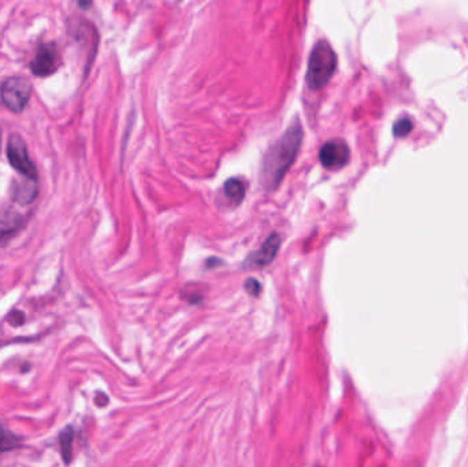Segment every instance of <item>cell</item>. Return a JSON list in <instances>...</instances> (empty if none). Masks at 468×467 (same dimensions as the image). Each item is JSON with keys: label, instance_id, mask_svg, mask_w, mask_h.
<instances>
[{"label": "cell", "instance_id": "6da1fadb", "mask_svg": "<svg viewBox=\"0 0 468 467\" xmlns=\"http://www.w3.org/2000/svg\"><path fill=\"white\" fill-rule=\"evenodd\" d=\"M302 140V127L300 121H295L287 132L277 140L266 152L261 165V184L266 189H275L288 169L298 157Z\"/></svg>", "mask_w": 468, "mask_h": 467}, {"label": "cell", "instance_id": "7a4b0ae2", "mask_svg": "<svg viewBox=\"0 0 468 467\" xmlns=\"http://www.w3.org/2000/svg\"><path fill=\"white\" fill-rule=\"evenodd\" d=\"M337 68V55L328 42H318L309 55L307 83L311 89H321L330 81Z\"/></svg>", "mask_w": 468, "mask_h": 467}, {"label": "cell", "instance_id": "3957f363", "mask_svg": "<svg viewBox=\"0 0 468 467\" xmlns=\"http://www.w3.org/2000/svg\"><path fill=\"white\" fill-rule=\"evenodd\" d=\"M31 93L32 85L24 77H11L3 83L0 89L3 103L14 113H21L25 109Z\"/></svg>", "mask_w": 468, "mask_h": 467}, {"label": "cell", "instance_id": "277c9868", "mask_svg": "<svg viewBox=\"0 0 468 467\" xmlns=\"http://www.w3.org/2000/svg\"><path fill=\"white\" fill-rule=\"evenodd\" d=\"M7 157H8L11 166L18 173H21L29 180H33V181L38 180V171L28 155L26 144L19 134L10 136L8 145H7Z\"/></svg>", "mask_w": 468, "mask_h": 467}, {"label": "cell", "instance_id": "5b68a950", "mask_svg": "<svg viewBox=\"0 0 468 467\" xmlns=\"http://www.w3.org/2000/svg\"><path fill=\"white\" fill-rule=\"evenodd\" d=\"M350 158V150L348 144L341 140L334 138L329 140L319 151V161L323 168L329 170H339L344 168Z\"/></svg>", "mask_w": 468, "mask_h": 467}, {"label": "cell", "instance_id": "8992f818", "mask_svg": "<svg viewBox=\"0 0 468 467\" xmlns=\"http://www.w3.org/2000/svg\"><path fill=\"white\" fill-rule=\"evenodd\" d=\"M59 65V56L56 47L52 42L42 44L35 59L31 63V69L33 74L47 77L56 72Z\"/></svg>", "mask_w": 468, "mask_h": 467}, {"label": "cell", "instance_id": "52a82bcc", "mask_svg": "<svg viewBox=\"0 0 468 467\" xmlns=\"http://www.w3.org/2000/svg\"><path fill=\"white\" fill-rule=\"evenodd\" d=\"M281 247V237L277 233H273L264 244L256 251L255 254L250 255V258L245 260L244 266L248 269H259L270 264Z\"/></svg>", "mask_w": 468, "mask_h": 467}, {"label": "cell", "instance_id": "ba28073f", "mask_svg": "<svg viewBox=\"0 0 468 467\" xmlns=\"http://www.w3.org/2000/svg\"><path fill=\"white\" fill-rule=\"evenodd\" d=\"M36 181L26 178V181H21V184H18L14 188V199L15 202H18L19 205H29L35 200L36 195H38V188H36Z\"/></svg>", "mask_w": 468, "mask_h": 467}, {"label": "cell", "instance_id": "9c48e42d", "mask_svg": "<svg viewBox=\"0 0 468 467\" xmlns=\"http://www.w3.org/2000/svg\"><path fill=\"white\" fill-rule=\"evenodd\" d=\"M223 192L233 205H240L245 198V185L239 178H230L225 182Z\"/></svg>", "mask_w": 468, "mask_h": 467}, {"label": "cell", "instance_id": "30bf717a", "mask_svg": "<svg viewBox=\"0 0 468 467\" xmlns=\"http://www.w3.org/2000/svg\"><path fill=\"white\" fill-rule=\"evenodd\" d=\"M72 444H73V432L72 429H66L60 434V450H62V457L66 464L70 462L72 458Z\"/></svg>", "mask_w": 468, "mask_h": 467}, {"label": "cell", "instance_id": "8fae6325", "mask_svg": "<svg viewBox=\"0 0 468 467\" xmlns=\"http://www.w3.org/2000/svg\"><path fill=\"white\" fill-rule=\"evenodd\" d=\"M17 445L15 443V438L11 433H8L3 425L0 424V451H7V450H11Z\"/></svg>", "mask_w": 468, "mask_h": 467}, {"label": "cell", "instance_id": "7c38bea8", "mask_svg": "<svg viewBox=\"0 0 468 467\" xmlns=\"http://www.w3.org/2000/svg\"><path fill=\"white\" fill-rule=\"evenodd\" d=\"M412 129V122L410 118H401L394 124V134L396 136H404Z\"/></svg>", "mask_w": 468, "mask_h": 467}, {"label": "cell", "instance_id": "4fadbf2b", "mask_svg": "<svg viewBox=\"0 0 468 467\" xmlns=\"http://www.w3.org/2000/svg\"><path fill=\"white\" fill-rule=\"evenodd\" d=\"M245 290H247V292H248L250 295L257 296V295L260 294L261 287H260L259 281H256L255 278H248L247 283H245Z\"/></svg>", "mask_w": 468, "mask_h": 467}]
</instances>
